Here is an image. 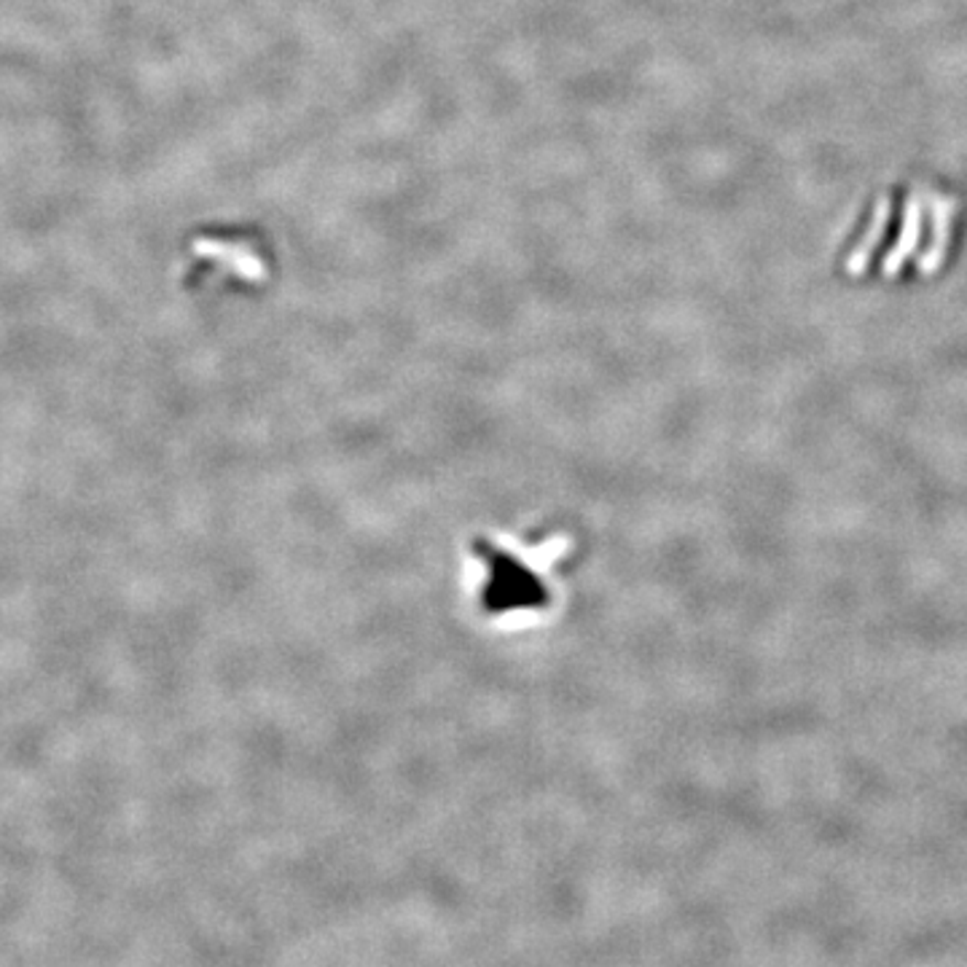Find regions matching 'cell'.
<instances>
[{
  "instance_id": "cell-1",
  "label": "cell",
  "mask_w": 967,
  "mask_h": 967,
  "mask_svg": "<svg viewBox=\"0 0 967 967\" xmlns=\"http://www.w3.org/2000/svg\"><path fill=\"white\" fill-rule=\"evenodd\" d=\"M470 599L492 621L508 616H537L554 608L556 580L551 575L554 556L519 543L479 537L470 543Z\"/></svg>"
}]
</instances>
